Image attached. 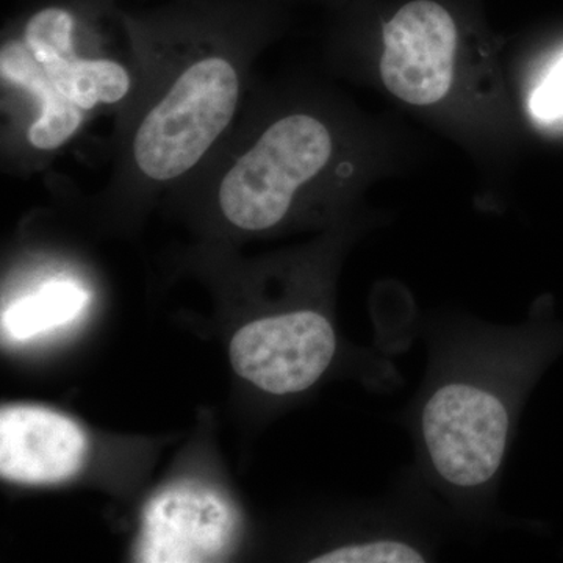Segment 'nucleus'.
Returning <instances> with one entry per match:
<instances>
[{
    "label": "nucleus",
    "instance_id": "nucleus-1",
    "mask_svg": "<svg viewBox=\"0 0 563 563\" xmlns=\"http://www.w3.org/2000/svg\"><path fill=\"white\" fill-rule=\"evenodd\" d=\"M279 0L122 2L135 85L114 117L101 198L144 209L190 180L239 120Z\"/></svg>",
    "mask_w": 563,
    "mask_h": 563
},
{
    "label": "nucleus",
    "instance_id": "nucleus-2",
    "mask_svg": "<svg viewBox=\"0 0 563 563\" xmlns=\"http://www.w3.org/2000/svg\"><path fill=\"white\" fill-rule=\"evenodd\" d=\"M412 424L426 481L465 512L495 496L518 418L563 354V321L540 306L512 328L463 322L431 344Z\"/></svg>",
    "mask_w": 563,
    "mask_h": 563
},
{
    "label": "nucleus",
    "instance_id": "nucleus-3",
    "mask_svg": "<svg viewBox=\"0 0 563 563\" xmlns=\"http://www.w3.org/2000/svg\"><path fill=\"white\" fill-rule=\"evenodd\" d=\"M121 0H24L0 43L2 165L38 172L135 85Z\"/></svg>",
    "mask_w": 563,
    "mask_h": 563
},
{
    "label": "nucleus",
    "instance_id": "nucleus-4",
    "mask_svg": "<svg viewBox=\"0 0 563 563\" xmlns=\"http://www.w3.org/2000/svg\"><path fill=\"white\" fill-rule=\"evenodd\" d=\"M335 128L314 111L276 109L252 88L228 139L166 198L211 211L233 232L274 231L290 220L336 166Z\"/></svg>",
    "mask_w": 563,
    "mask_h": 563
},
{
    "label": "nucleus",
    "instance_id": "nucleus-5",
    "mask_svg": "<svg viewBox=\"0 0 563 563\" xmlns=\"http://www.w3.org/2000/svg\"><path fill=\"white\" fill-rule=\"evenodd\" d=\"M336 346L332 321L320 309L295 307L240 329L231 362L239 376L268 395H298L331 368Z\"/></svg>",
    "mask_w": 563,
    "mask_h": 563
},
{
    "label": "nucleus",
    "instance_id": "nucleus-6",
    "mask_svg": "<svg viewBox=\"0 0 563 563\" xmlns=\"http://www.w3.org/2000/svg\"><path fill=\"white\" fill-rule=\"evenodd\" d=\"M380 76L412 106L442 101L454 77L459 25L442 0H407L383 24Z\"/></svg>",
    "mask_w": 563,
    "mask_h": 563
},
{
    "label": "nucleus",
    "instance_id": "nucleus-7",
    "mask_svg": "<svg viewBox=\"0 0 563 563\" xmlns=\"http://www.w3.org/2000/svg\"><path fill=\"white\" fill-rule=\"evenodd\" d=\"M236 532L239 515L225 496L202 484H174L144 507L135 561H222L231 553Z\"/></svg>",
    "mask_w": 563,
    "mask_h": 563
},
{
    "label": "nucleus",
    "instance_id": "nucleus-8",
    "mask_svg": "<svg viewBox=\"0 0 563 563\" xmlns=\"http://www.w3.org/2000/svg\"><path fill=\"white\" fill-rule=\"evenodd\" d=\"M87 437L77 422L35 406L0 412V474L21 484H58L76 476L87 455Z\"/></svg>",
    "mask_w": 563,
    "mask_h": 563
},
{
    "label": "nucleus",
    "instance_id": "nucleus-9",
    "mask_svg": "<svg viewBox=\"0 0 563 563\" xmlns=\"http://www.w3.org/2000/svg\"><path fill=\"white\" fill-rule=\"evenodd\" d=\"M91 301L79 279L58 274L22 292L2 310L5 342L24 343L76 321Z\"/></svg>",
    "mask_w": 563,
    "mask_h": 563
},
{
    "label": "nucleus",
    "instance_id": "nucleus-10",
    "mask_svg": "<svg viewBox=\"0 0 563 563\" xmlns=\"http://www.w3.org/2000/svg\"><path fill=\"white\" fill-rule=\"evenodd\" d=\"M529 109L542 122L563 120V55L532 92Z\"/></svg>",
    "mask_w": 563,
    "mask_h": 563
},
{
    "label": "nucleus",
    "instance_id": "nucleus-11",
    "mask_svg": "<svg viewBox=\"0 0 563 563\" xmlns=\"http://www.w3.org/2000/svg\"><path fill=\"white\" fill-rule=\"evenodd\" d=\"M121 2H129V0H121ZM131 2H135V3H154V2H165V0H131Z\"/></svg>",
    "mask_w": 563,
    "mask_h": 563
}]
</instances>
